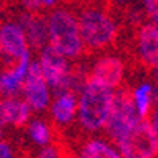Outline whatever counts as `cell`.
I'll list each match as a JSON object with an SVG mask.
<instances>
[{"instance_id": "cell-1", "label": "cell", "mask_w": 158, "mask_h": 158, "mask_svg": "<svg viewBox=\"0 0 158 158\" xmlns=\"http://www.w3.org/2000/svg\"><path fill=\"white\" fill-rule=\"evenodd\" d=\"M84 52L103 51L112 46L118 38V22L112 11L100 5H87L76 15Z\"/></svg>"}, {"instance_id": "cell-2", "label": "cell", "mask_w": 158, "mask_h": 158, "mask_svg": "<svg viewBox=\"0 0 158 158\" xmlns=\"http://www.w3.org/2000/svg\"><path fill=\"white\" fill-rule=\"evenodd\" d=\"M48 44L65 59H79L84 54L76 13L68 8H54L46 16Z\"/></svg>"}, {"instance_id": "cell-3", "label": "cell", "mask_w": 158, "mask_h": 158, "mask_svg": "<svg viewBox=\"0 0 158 158\" xmlns=\"http://www.w3.org/2000/svg\"><path fill=\"white\" fill-rule=\"evenodd\" d=\"M114 92L115 90L100 87L89 81L84 82L77 95V112H76V117L82 130L90 131V133H97L100 130H104L112 109Z\"/></svg>"}, {"instance_id": "cell-4", "label": "cell", "mask_w": 158, "mask_h": 158, "mask_svg": "<svg viewBox=\"0 0 158 158\" xmlns=\"http://www.w3.org/2000/svg\"><path fill=\"white\" fill-rule=\"evenodd\" d=\"M156 111H152V122L139 120L127 136L117 144V150L122 158H156L158 133H156Z\"/></svg>"}, {"instance_id": "cell-5", "label": "cell", "mask_w": 158, "mask_h": 158, "mask_svg": "<svg viewBox=\"0 0 158 158\" xmlns=\"http://www.w3.org/2000/svg\"><path fill=\"white\" fill-rule=\"evenodd\" d=\"M139 120L141 118L135 108L131 90L128 87L117 89L114 92L112 109H111L108 122H106V127H104L108 141L112 142L114 146H117L127 136L128 131L139 123Z\"/></svg>"}, {"instance_id": "cell-6", "label": "cell", "mask_w": 158, "mask_h": 158, "mask_svg": "<svg viewBox=\"0 0 158 158\" xmlns=\"http://www.w3.org/2000/svg\"><path fill=\"white\" fill-rule=\"evenodd\" d=\"M125 79V62L115 54H104L95 60L89 73H85V81L94 82L100 87L117 90L122 87Z\"/></svg>"}, {"instance_id": "cell-7", "label": "cell", "mask_w": 158, "mask_h": 158, "mask_svg": "<svg viewBox=\"0 0 158 158\" xmlns=\"http://www.w3.org/2000/svg\"><path fill=\"white\" fill-rule=\"evenodd\" d=\"M27 52L30 51L22 29L15 19L3 21L0 24V60H3L6 67H11Z\"/></svg>"}, {"instance_id": "cell-8", "label": "cell", "mask_w": 158, "mask_h": 158, "mask_svg": "<svg viewBox=\"0 0 158 158\" xmlns=\"http://www.w3.org/2000/svg\"><path fill=\"white\" fill-rule=\"evenodd\" d=\"M21 94L24 95V101L33 111H46L51 104V92L41 74L38 62H30L27 74L22 82Z\"/></svg>"}, {"instance_id": "cell-9", "label": "cell", "mask_w": 158, "mask_h": 158, "mask_svg": "<svg viewBox=\"0 0 158 158\" xmlns=\"http://www.w3.org/2000/svg\"><path fill=\"white\" fill-rule=\"evenodd\" d=\"M135 41H136V51H138L139 62L144 65V68L155 70L156 63H158V30H156V24L149 22V21L146 24H141L136 30Z\"/></svg>"}, {"instance_id": "cell-10", "label": "cell", "mask_w": 158, "mask_h": 158, "mask_svg": "<svg viewBox=\"0 0 158 158\" xmlns=\"http://www.w3.org/2000/svg\"><path fill=\"white\" fill-rule=\"evenodd\" d=\"M15 22L22 29L27 44L33 49L41 51L48 44V29H46V16L41 13H30L22 10L18 13Z\"/></svg>"}, {"instance_id": "cell-11", "label": "cell", "mask_w": 158, "mask_h": 158, "mask_svg": "<svg viewBox=\"0 0 158 158\" xmlns=\"http://www.w3.org/2000/svg\"><path fill=\"white\" fill-rule=\"evenodd\" d=\"M30 65V52H27L22 59L18 60V63L6 67L0 71V95L5 98H15L21 94L22 82L25 79Z\"/></svg>"}, {"instance_id": "cell-12", "label": "cell", "mask_w": 158, "mask_h": 158, "mask_svg": "<svg viewBox=\"0 0 158 158\" xmlns=\"http://www.w3.org/2000/svg\"><path fill=\"white\" fill-rule=\"evenodd\" d=\"M32 109L24 100L15 98H3L0 100V123L11 125L15 128H22L29 123Z\"/></svg>"}, {"instance_id": "cell-13", "label": "cell", "mask_w": 158, "mask_h": 158, "mask_svg": "<svg viewBox=\"0 0 158 158\" xmlns=\"http://www.w3.org/2000/svg\"><path fill=\"white\" fill-rule=\"evenodd\" d=\"M51 115L57 125H71L76 118L77 112V95L71 92L57 94L54 101H51Z\"/></svg>"}, {"instance_id": "cell-14", "label": "cell", "mask_w": 158, "mask_h": 158, "mask_svg": "<svg viewBox=\"0 0 158 158\" xmlns=\"http://www.w3.org/2000/svg\"><path fill=\"white\" fill-rule=\"evenodd\" d=\"M77 158H122L117 147L108 139L90 138L79 147Z\"/></svg>"}, {"instance_id": "cell-15", "label": "cell", "mask_w": 158, "mask_h": 158, "mask_svg": "<svg viewBox=\"0 0 158 158\" xmlns=\"http://www.w3.org/2000/svg\"><path fill=\"white\" fill-rule=\"evenodd\" d=\"M131 95H133V103H135L139 118L141 120H147L152 111V104L156 98L153 85H150L149 82H144L138 85L135 90H131Z\"/></svg>"}, {"instance_id": "cell-16", "label": "cell", "mask_w": 158, "mask_h": 158, "mask_svg": "<svg viewBox=\"0 0 158 158\" xmlns=\"http://www.w3.org/2000/svg\"><path fill=\"white\" fill-rule=\"evenodd\" d=\"M29 135L35 144L46 147L52 141V128L43 118H33L32 122H29Z\"/></svg>"}, {"instance_id": "cell-17", "label": "cell", "mask_w": 158, "mask_h": 158, "mask_svg": "<svg viewBox=\"0 0 158 158\" xmlns=\"http://www.w3.org/2000/svg\"><path fill=\"white\" fill-rule=\"evenodd\" d=\"M36 158H65V155H63V150H60L57 146L49 144V146L41 149V152L38 153Z\"/></svg>"}, {"instance_id": "cell-18", "label": "cell", "mask_w": 158, "mask_h": 158, "mask_svg": "<svg viewBox=\"0 0 158 158\" xmlns=\"http://www.w3.org/2000/svg\"><path fill=\"white\" fill-rule=\"evenodd\" d=\"M144 11H146V16H147L149 22L156 24V13H158L156 0H146L144 2Z\"/></svg>"}, {"instance_id": "cell-19", "label": "cell", "mask_w": 158, "mask_h": 158, "mask_svg": "<svg viewBox=\"0 0 158 158\" xmlns=\"http://www.w3.org/2000/svg\"><path fill=\"white\" fill-rule=\"evenodd\" d=\"M0 158H13V149L3 139H0Z\"/></svg>"}, {"instance_id": "cell-20", "label": "cell", "mask_w": 158, "mask_h": 158, "mask_svg": "<svg viewBox=\"0 0 158 158\" xmlns=\"http://www.w3.org/2000/svg\"><path fill=\"white\" fill-rule=\"evenodd\" d=\"M0 13H2V3H0Z\"/></svg>"}, {"instance_id": "cell-21", "label": "cell", "mask_w": 158, "mask_h": 158, "mask_svg": "<svg viewBox=\"0 0 158 158\" xmlns=\"http://www.w3.org/2000/svg\"><path fill=\"white\" fill-rule=\"evenodd\" d=\"M0 131H2V123H0Z\"/></svg>"}, {"instance_id": "cell-22", "label": "cell", "mask_w": 158, "mask_h": 158, "mask_svg": "<svg viewBox=\"0 0 158 158\" xmlns=\"http://www.w3.org/2000/svg\"><path fill=\"white\" fill-rule=\"evenodd\" d=\"M0 136H2V131H0Z\"/></svg>"}]
</instances>
